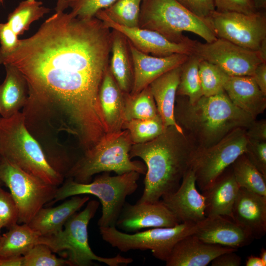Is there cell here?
Wrapping results in <instances>:
<instances>
[{
	"label": "cell",
	"instance_id": "cell-6",
	"mask_svg": "<svg viewBox=\"0 0 266 266\" xmlns=\"http://www.w3.org/2000/svg\"><path fill=\"white\" fill-rule=\"evenodd\" d=\"M140 174L132 171L111 176L109 172H104L88 183H78L67 178L58 187L54 199L47 205L73 196L92 195L99 199L102 205L99 227L115 226L126 198L137 189Z\"/></svg>",
	"mask_w": 266,
	"mask_h": 266
},
{
	"label": "cell",
	"instance_id": "cell-50",
	"mask_svg": "<svg viewBox=\"0 0 266 266\" xmlns=\"http://www.w3.org/2000/svg\"><path fill=\"white\" fill-rule=\"evenodd\" d=\"M260 257L265 265L266 266V250L264 248L261 249Z\"/></svg>",
	"mask_w": 266,
	"mask_h": 266
},
{
	"label": "cell",
	"instance_id": "cell-3",
	"mask_svg": "<svg viewBox=\"0 0 266 266\" xmlns=\"http://www.w3.org/2000/svg\"><path fill=\"white\" fill-rule=\"evenodd\" d=\"M174 115L177 125L199 150L215 144L236 128H247L255 120L235 105L225 91L214 96H202L192 103L186 97L177 96Z\"/></svg>",
	"mask_w": 266,
	"mask_h": 266
},
{
	"label": "cell",
	"instance_id": "cell-18",
	"mask_svg": "<svg viewBox=\"0 0 266 266\" xmlns=\"http://www.w3.org/2000/svg\"><path fill=\"white\" fill-rule=\"evenodd\" d=\"M129 43L133 66L131 95L137 94L162 74L181 66L189 56L174 54L165 57L154 56L138 50Z\"/></svg>",
	"mask_w": 266,
	"mask_h": 266
},
{
	"label": "cell",
	"instance_id": "cell-49",
	"mask_svg": "<svg viewBox=\"0 0 266 266\" xmlns=\"http://www.w3.org/2000/svg\"><path fill=\"white\" fill-rule=\"evenodd\" d=\"M257 11H261L266 8V0H251Z\"/></svg>",
	"mask_w": 266,
	"mask_h": 266
},
{
	"label": "cell",
	"instance_id": "cell-2",
	"mask_svg": "<svg viewBox=\"0 0 266 266\" xmlns=\"http://www.w3.org/2000/svg\"><path fill=\"white\" fill-rule=\"evenodd\" d=\"M198 147L179 126H170L156 138L133 144L130 158L141 159L146 166L143 194L138 202H155L175 192L191 167Z\"/></svg>",
	"mask_w": 266,
	"mask_h": 266
},
{
	"label": "cell",
	"instance_id": "cell-35",
	"mask_svg": "<svg viewBox=\"0 0 266 266\" xmlns=\"http://www.w3.org/2000/svg\"><path fill=\"white\" fill-rule=\"evenodd\" d=\"M199 73L203 96L209 97L224 92V86L229 75L218 66L200 59Z\"/></svg>",
	"mask_w": 266,
	"mask_h": 266
},
{
	"label": "cell",
	"instance_id": "cell-37",
	"mask_svg": "<svg viewBox=\"0 0 266 266\" xmlns=\"http://www.w3.org/2000/svg\"><path fill=\"white\" fill-rule=\"evenodd\" d=\"M18 210L12 195L0 186V224L8 229L18 223Z\"/></svg>",
	"mask_w": 266,
	"mask_h": 266
},
{
	"label": "cell",
	"instance_id": "cell-34",
	"mask_svg": "<svg viewBox=\"0 0 266 266\" xmlns=\"http://www.w3.org/2000/svg\"><path fill=\"white\" fill-rule=\"evenodd\" d=\"M142 0H116L102 10L115 23L127 27H139Z\"/></svg>",
	"mask_w": 266,
	"mask_h": 266
},
{
	"label": "cell",
	"instance_id": "cell-4",
	"mask_svg": "<svg viewBox=\"0 0 266 266\" xmlns=\"http://www.w3.org/2000/svg\"><path fill=\"white\" fill-rule=\"evenodd\" d=\"M0 156L24 171L59 187L65 178L49 163L42 146L27 129L19 111L0 117Z\"/></svg>",
	"mask_w": 266,
	"mask_h": 266
},
{
	"label": "cell",
	"instance_id": "cell-13",
	"mask_svg": "<svg viewBox=\"0 0 266 266\" xmlns=\"http://www.w3.org/2000/svg\"><path fill=\"white\" fill-rule=\"evenodd\" d=\"M191 53L215 65L229 76H250L263 61L259 53L217 38L211 42L192 40Z\"/></svg>",
	"mask_w": 266,
	"mask_h": 266
},
{
	"label": "cell",
	"instance_id": "cell-27",
	"mask_svg": "<svg viewBox=\"0 0 266 266\" xmlns=\"http://www.w3.org/2000/svg\"><path fill=\"white\" fill-rule=\"evenodd\" d=\"M6 75L0 85V115L8 118L24 107L28 97L27 81L15 66L5 64Z\"/></svg>",
	"mask_w": 266,
	"mask_h": 266
},
{
	"label": "cell",
	"instance_id": "cell-5",
	"mask_svg": "<svg viewBox=\"0 0 266 266\" xmlns=\"http://www.w3.org/2000/svg\"><path fill=\"white\" fill-rule=\"evenodd\" d=\"M133 144L126 130L107 133L100 141L79 156L67 173L65 178L88 183L95 174L113 171L122 174L134 171L145 174L144 163L133 161L129 153Z\"/></svg>",
	"mask_w": 266,
	"mask_h": 266
},
{
	"label": "cell",
	"instance_id": "cell-30",
	"mask_svg": "<svg viewBox=\"0 0 266 266\" xmlns=\"http://www.w3.org/2000/svg\"><path fill=\"white\" fill-rule=\"evenodd\" d=\"M232 171L240 188L266 197V177L244 154L232 164Z\"/></svg>",
	"mask_w": 266,
	"mask_h": 266
},
{
	"label": "cell",
	"instance_id": "cell-44",
	"mask_svg": "<svg viewBox=\"0 0 266 266\" xmlns=\"http://www.w3.org/2000/svg\"><path fill=\"white\" fill-rule=\"evenodd\" d=\"M212 266H239L241 264V258L235 252L221 254L211 262Z\"/></svg>",
	"mask_w": 266,
	"mask_h": 266
},
{
	"label": "cell",
	"instance_id": "cell-39",
	"mask_svg": "<svg viewBox=\"0 0 266 266\" xmlns=\"http://www.w3.org/2000/svg\"><path fill=\"white\" fill-rule=\"evenodd\" d=\"M244 154L266 177V141L248 139Z\"/></svg>",
	"mask_w": 266,
	"mask_h": 266
},
{
	"label": "cell",
	"instance_id": "cell-24",
	"mask_svg": "<svg viewBox=\"0 0 266 266\" xmlns=\"http://www.w3.org/2000/svg\"><path fill=\"white\" fill-rule=\"evenodd\" d=\"M125 95L109 68L103 78L99 94L102 113L108 133L122 130Z\"/></svg>",
	"mask_w": 266,
	"mask_h": 266
},
{
	"label": "cell",
	"instance_id": "cell-47",
	"mask_svg": "<svg viewBox=\"0 0 266 266\" xmlns=\"http://www.w3.org/2000/svg\"><path fill=\"white\" fill-rule=\"evenodd\" d=\"M246 266H266L260 257L251 255L247 257L245 263Z\"/></svg>",
	"mask_w": 266,
	"mask_h": 266
},
{
	"label": "cell",
	"instance_id": "cell-12",
	"mask_svg": "<svg viewBox=\"0 0 266 266\" xmlns=\"http://www.w3.org/2000/svg\"><path fill=\"white\" fill-rule=\"evenodd\" d=\"M217 38L258 52L266 40V15L261 11L246 14L215 10L208 19Z\"/></svg>",
	"mask_w": 266,
	"mask_h": 266
},
{
	"label": "cell",
	"instance_id": "cell-23",
	"mask_svg": "<svg viewBox=\"0 0 266 266\" xmlns=\"http://www.w3.org/2000/svg\"><path fill=\"white\" fill-rule=\"evenodd\" d=\"M53 207L41 208L28 224L41 236H49L61 231L67 220L77 212L90 198L76 195Z\"/></svg>",
	"mask_w": 266,
	"mask_h": 266
},
{
	"label": "cell",
	"instance_id": "cell-40",
	"mask_svg": "<svg viewBox=\"0 0 266 266\" xmlns=\"http://www.w3.org/2000/svg\"><path fill=\"white\" fill-rule=\"evenodd\" d=\"M194 15L208 19L216 10L214 0H176Z\"/></svg>",
	"mask_w": 266,
	"mask_h": 266
},
{
	"label": "cell",
	"instance_id": "cell-54",
	"mask_svg": "<svg viewBox=\"0 0 266 266\" xmlns=\"http://www.w3.org/2000/svg\"><path fill=\"white\" fill-rule=\"evenodd\" d=\"M4 0H0V4H1Z\"/></svg>",
	"mask_w": 266,
	"mask_h": 266
},
{
	"label": "cell",
	"instance_id": "cell-14",
	"mask_svg": "<svg viewBox=\"0 0 266 266\" xmlns=\"http://www.w3.org/2000/svg\"><path fill=\"white\" fill-rule=\"evenodd\" d=\"M95 17L100 20L109 28L121 33L136 49L143 53L157 57H165L174 54H192L193 40L189 43H175L152 30L139 27L123 26L111 20L102 10L99 11Z\"/></svg>",
	"mask_w": 266,
	"mask_h": 266
},
{
	"label": "cell",
	"instance_id": "cell-53",
	"mask_svg": "<svg viewBox=\"0 0 266 266\" xmlns=\"http://www.w3.org/2000/svg\"><path fill=\"white\" fill-rule=\"evenodd\" d=\"M3 228L2 226H1V225L0 224V230L1 229V228Z\"/></svg>",
	"mask_w": 266,
	"mask_h": 266
},
{
	"label": "cell",
	"instance_id": "cell-33",
	"mask_svg": "<svg viewBox=\"0 0 266 266\" xmlns=\"http://www.w3.org/2000/svg\"><path fill=\"white\" fill-rule=\"evenodd\" d=\"M122 130H127L133 144L148 142L161 134L166 129L159 115L148 119L125 121Z\"/></svg>",
	"mask_w": 266,
	"mask_h": 266
},
{
	"label": "cell",
	"instance_id": "cell-8",
	"mask_svg": "<svg viewBox=\"0 0 266 266\" xmlns=\"http://www.w3.org/2000/svg\"><path fill=\"white\" fill-rule=\"evenodd\" d=\"M100 205L96 200L88 201L85 208L72 215L66 222L63 230L49 236H40L39 243L47 245L53 252H67L69 266H90L93 261L104 263L109 266L128 265L133 259L120 254L105 258L97 255L92 250L88 242V226L94 217Z\"/></svg>",
	"mask_w": 266,
	"mask_h": 266
},
{
	"label": "cell",
	"instance_id": "cell-38",
	"mask_svg": "<svg viewBox=\"0 0 266 266\" xmlns=\"http://www.w3.org/2000/svg\"><path fill=\"white\" fill-rule=\"evenodd\" d=\"M116 0H78L70 7L71 13L80 19H89L95 16L100 10L104 9Z\"/></svg>",
	"mask_w": 266,
	"mask_h": 266
},
{
	"label": "cell",
	"instance_id": "cell-15",
	"mask_svg": "<svg viewBox=\"0 0 266 266\" xmlns=\"http://www.w3.org/2000/svg\"><path fill=\"white\" fill-rule=\"evenodd\" d=\"M180 223L174 214L159 200L155 202H125L115 226L126 233L138 232L143 229L172 227Z\"/></svg>",
	"mask_w": 266,
	"mask_h": 266
},
{
	"label": "cell",
	"instance_id": "cell-11",
	"mask_svg": "<svg viewBox=\"0 0 266 266\" xmlns=\"http://www.w3.org/2000/svg\"><path fill=\"white\" fill-rule=\"evenodd\" d=\"M248 140L245 129L238 128L215 144L205 149H198L191 167L201 191L245 153Z\"/></svg>",
	"mask_w": 266,
	"mask_h": 266
},
{
	"label": "cell",
	"instance_id": "cell-28",
	"mask_svg": "<svg viewBox=\"0 0 266 266\" xmlns=\"http://www.w3.org/2000/svg\"><path fill=\"white\" fill-rule=\"evenodd\" d=\"M40 236L28 224L17 223L0 236V256H23L39 243Z\"/></svg>",
	"mask_w": 266,
	"mask_h": 266
},
{
	"label": "cell",
	"instance_id": "cell-43",
	"mask_svg": "<svg viewBox=\"0 0 266 266\" xmlns=\"http://www.w3.org/2000/svg\"><path fill=\"white\" fill-rule=\"evenodd\" d=\"M245 130L248 139L258 141H266V119L258 121L254 120Z\"/></svg>",
	"mask_w": 266,
	"mask_h": 266
},
{
	"label": "cell",
	"instance_id": "cell-10",
	"mask_svg": "<svg viewBox=\"0 0 266 266\" xmlns=\"http://www.w3.org/2000/svg\"><path fill=\"white\" fill-rule=\"evenodd\" d=\"M0 177L10 190L18 210V224H28L54 198L58 186L49 184L1 157Z\"/></svg>",
	"mask_w": 266,
	"mask_h": 266
},
{
	"label": "cell",
	"instance_id": "cell-29",
	"mask_svg": "<svg viewBox=\"0 0 266 266\" xmlns=\"http://www.w3.org/2000/svg\"><path fill=\"white\" fill-rule=\"evenodd\" d=\"M51 9L43 5L41 1L25 0L19 3L7 18V24L18 35L29 30L33 22L39 20Z\"/></svg>",
	"mask_w": 266,
	"mask_h": 266
},
{
	"label": "cell",
	"instance_id": "cell-25",
	"mask_svg": "<svg viewBox=\"0 0 266 266\" xmlns=\"http://www.w3.org/2000/svg\"><path fill=\"white\" fill-rule=\"evenodd\" d=\"M181 66L162 74L149 85L157 110L166 128L178 126L174 115Z\"/></svg>",
	"mask_w": 266,
	"mask_h": 266
},
{
	"label": "cell",
	"instance_id": "cell-46",
	"mask_svg": "<svg viewBox=\"0 0 266 266\" xmlns=\"http://www.w3.org/2000/svg\"><path fill=\"white\" fill-rule=\"evenodd\" d=\"M23 256H0V266H23Z\"/></svg>",
	"mask_w": 266,
	"mask_h": 266
},
{
	"label": "cell",
	"instance_id": "cell-16",
	"mask_svg": "<svg viewBox=\"0 0 266 266\" xmlns=\"http://www.w3.org/2000/svg\"><path fill=\"white\" fill-rule=\"evenodd\" d=\"M179 222L197 224L205 217V197L196 188L195 172L191 167L185 173L178 189L160 200Z\"/></svg>",
	"mask_w": 266,
	"mask_h": 266
},
{
	"label": "cell",
	"instance_id": "cell-7",
	"mask_svg": "<svg viewBox=\"0 0 266 266\" xmlns=\"http://www.w3.org/2000/svg\"><path fill=\"white\" fill-rule=\"evenodd\" d=\"M139 27L157 32L175 43L190 42L184 32L197 34L206 42L217 38L208 19L194 15L176 0H142Z\"/></svg>",
	"mask_w": 266,
	"mask_h": 266
},
{
	"label": "cell",
	"instance_id": "cell-19",
	"mask_svg": "<svg viewBox=\"0 0 266 266\" xmlns=\"http://www.w3.org/2000/svg\"><path fill=\"white\" fill-rule=\"evenodd\" d=\"M237 249L203 241L194 234L179 240L166 261V266H206L219 255Z\"/></svg>",
	"mask_w": 266,
	"mask_h": 266
},
{
	"label": "cell",
	"instance_id": "cell-26",
	"mask_svg": "<svg viewBox=\"0 0 266 266\" xmlns=\"http://www.w3.org/2000/svg\"><path fill=\"white\" fill-rule=\"evenodd\" d=\"M109 69L122 91L130 94L133 83V66L129 43L120 32L111 29Z\"/></svg>",
	"mask_w": 266,
	"mask_h": 266
},
{
	"label": "cell",
	"instance_id": "cell-9",
	"mask_svg": "<svg viewBox=\"0 0 266 266\" xmlns=\"http://www.w3.org/2000/svg\"><path fill=\"white\" fill-rule=\"evenodd\" d=\"M197 224L181 223L172 227L153 228L133 233L122 232L115 226L99 229L102 239L121 252L150 250L154 257L166 262L179 240L194 234Z\"/></svg>",
	"mask_w": 266,
	"mask_h": 266
},
{
	"label": "cell",
	"instance_id": "cell-36",
	"mask_svg": "<svg viewBox=\"0 0 266 266\" xmlns=\"http://www.w3.org/2000/svg\"><path fill=\"white\" fill-rule=\"evenodd\" d=\"M23 266H69L67 259L58 258L46 245L38 243L23 255Z\"/></svg>",
	"mask_w": 266,
	"mask_h": 266
},
{
	"label": "cell",
	"instance_id": "cell-42",
	"mask_svg": "<svg viewBox=\"0 0 266 266\" xmlns=\"http://www.w3.org/2000/svg\"><path fill=\"white\" fill-rule=\"evenodd\" d=\"M18 36L7 23H0V56L13 52L19 42Z\"/></svg>",
	"mask_w": 266,
	"mask_h": 266
},
{
	"label": "cell",
	"instance_id": "cell-48",
	"mask_svg": "<svg viewBox=\"0 0 266 266\" xmlns=\"http://www.w3.org/2000/svg\"><path fill=\"white\" fill-rule=\"evenodd\" d=\"M68 7V0H57L55 9L56 12H64Z\"/></svg>",
	"mask_w": 266,
	"mask_h": 266
},
{
	"label": "cell",
	"instance_id": "cell-45",
	"mask_svg": "<svg viewBox=\"0 0 266 266\" xmlns=\"http://www.w3.org/2000/svg\"><path fill=\"white\" fill-rule=\"evenodd\" d=\"M252 77L260 90L266 95V62H262L257 66Z\"/></svg>",
	"mask_w": 266,
	"mask_h": 266
},
{
	"label": "cell",
	"instance_id": "cell-31",
	"mask_svg": "<svg viewBox=\"0 0 266 266\" xmlns=\"http://www.w3.org/2000/svg\"><path fill=\"white\" fill-rule=\"evenodd\" d=\"M199 58L191 54L180 66L176 96L186 97L191 103L196 102L203 96L199 73Z\"/></svg>",
	"mask_w": 266,
	"mask_h": 266
},
{
	"label": "cell",
	"instance_id": "cell-32",
	"mask_svg": "<svg viewBox=\"0 0 266 266\" xmlns=\"http://www.w3.org/2000/svg\"><path fill=\"white\" fill-rule=\"evenodd\" d=\"M159 115L149 86L134 95L125 93L124 122L131 119H148Z\"/></svg>",
	"mask_w": 266,
	"mask_h": 266
},
{
	"label": "cell",
	"instance_id": "cell-22",
	"mask_svg": "<svg viewBox=\"0 0 266 266\" xmlns=\"http://www.w3.org/2000/svg\"><path fill=\"white\" fill-rule=\"evenodd\" d=\"M226 170L202 191L205 197L206 217L221 215L233 220V208L240 187L232 169Z\"/></svg>",
	"mask_w": 266,
	"mask_h": 266
},
{
	"label": "cell",
	"instance_id": "cell-1",
	"mask_svg": "<svg viewBox=\"0 0 266 266\" xmlns=\"http://www.w3.org/2000/svg\"><path fill=\"white\" fill-rule=\"evenodd\" d=\"M111 47V29L99 19L56 12L13 52L0 56V64L15 66L27 81V128L55 138L66 133L84 148L103 138L108 131L99 94Z\"/></svg>",
	"mask_w": 266,
	"mask_h": 266
},
{
	"label": "cell",
	"instance_id": "cell-21",
	"mask_svg": "<svg viewBox=\"0 0 266 266\" xmlns=\"http://www.w3.org/2000/svg\"><path fill=\"white\" fill-rule=\"evenodd\" d=\"M224 90L231 101L253 118L266 108V95L250 76H229Z\"/></svg>",
	"mask_w": 266,
	"mask_h": 266
},
{
	"label": "cell",
	"instance_id": "cell-41",
	"mask_svg": "<svg viewBox=\"0 0 266 266\" xmlns=\"http://www.w3.org/2000/svg\"><path fill=\"white\" fill-rule=\"evenodd\" d=\"M216 10L219 12L233 11L246 14L256 12L251 0H214Z\"/></svg>",
	"mask_w": 266,
	"mask_h": 266
},
{
	"label": "cell",
	"instance_id": "cell-17",
	"mask_svg": "<svg viewBox=\"0 0 266 266\" xmlns=\"http://www.w3.org/2000/svg\"><path fill=\"white\" fill-rule=\"evenodd\" d=\"M206 243L237 249L250 244V233L233 220L221 215L207 216L193 234Z\"/></svg>",
	"mask_w": 266,
	"mask_h": 266
},
{
	"label": "cell",
	"instance_id": "cell-52",
	"mask_svg": "<svg viewBox=\"0 0 266 266\" xmlns=\"http://www.w3.org/2000/svg\"><path fill=\"white\" fill-rule=\"evenodd\" d=\"M0 162H1V157L0 156ZM3 184L0 179V186H1L2 185H3Z\"/></svg>",
	"mask_w": 266,
	"mask_h": 266
},
{
	"label": "cell",
	"instance_id": "cell-20",
	"mask_svg": "<svg viewBox=\"0 0 266 266\" xmlns=\"http://www.w3.org/2000/svg\"><path fill=\"white\" fill-rule=\"evenodd\" d=\"M233 220L248 231L254 239L266 233V197L239 188L234 203Z\"/></svg>",
	"mask_w": 266,
	"mask_h": 266
},
{
	"label": "cell",
	"instance_id": "cell-51",
	"mask_svg": "<svg viewBox=\"0 0 266 266\" xmlns=\"http://www.w3.org/2000/svg\"><path fill=\"white\" fill-rule=\"evenodd\" d=\"M78 0H68V7H71Z\"/></svg>",
	"mask_w": 266,
	"mask_h": 266
}]
</instances>
